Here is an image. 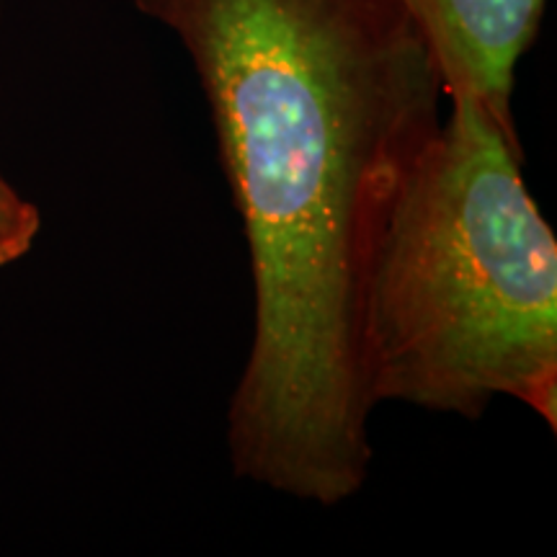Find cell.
<instances>
[{
  "instance_id": "obj_1",
  "label": "cell",
  "mask_w": 557,
  "mask_h": 557,
  "mask_svg": "<svg viewBox=\"0 0 557 557\" xmlns=\"http://www.w3.org/2000/svg\"><path fill=\"white\" fill-rule=\"evenodd\" d=\"M184 45L250 256L253 336L227 408L233 472L338 506L372 468L357 346L364 250L442 124L403 0H135Z\"/></svg>"
},
{
  "instance_id": "obj_2",
  "label": "cell",
  "mask_w": 557,
  "mask_h": 557,
  "mask_svg": "<svg viewBox=\"0 0 557 557\" xmlns=\"http://www.w3.org/2000/svg\"><path fill=\"white\" fill-rule=\"evenodd\" d=\"M382 205L357 292L361 385L475 421L496 398L557 426V238L519 137L468 94Z\"/></svg>"
},
{
  "instance_id": "obj_3",
  "label": "cell",
  "mask_w": 557,
  "mask_h": 557,
  "mask_svg": "<svg viewBox=\"0 0 557 557\" xmlns=\"http://www.w3.org/2000/svg\"><path fill=\"white\" fill-rule=\"evenodd\" d=\"M426 34L444 99L468 94L511 135L517 65L537 37L547 0H403Z\"/></svg>"
},
{
  "instance_id": "obj_4",
  "label": "cell",
  "mask_w": 557,
  "mask_h": 557,
  "mask_svg": "<svg viewBox=\"0 0 557 557\" xmlns=\"http://www.w3.org/2000/svg\"><path fill=\"white\" fill-rule=\"evenodd\" d=\"M41 233V212L0 171V269L32 253Z\"/></svg>"
}]
</instances>
